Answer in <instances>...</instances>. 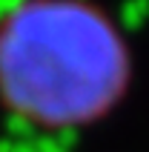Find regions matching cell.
<instances>
[{"label":"cell","mask_w":149,"mask_h":152,"mask_svg":"<svg viewBox=\"0 0 149 152\" xmlns=\"http://www.w3.org/2000/svg\"><path fill=\"white\" fill-rule=\"evenodd\" d=\"M129 63L115 23L86 0H23L0 23V98L46 129L106 115L126 89Z\"/></svg>","instance_id":"cell-1"}]
</instances>
